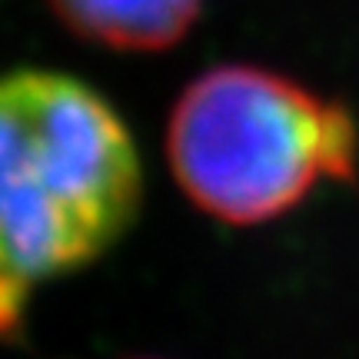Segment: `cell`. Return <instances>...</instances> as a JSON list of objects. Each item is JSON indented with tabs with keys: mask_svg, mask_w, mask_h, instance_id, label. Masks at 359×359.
Masks as SVG:
<instances>
[{
	"mask_svg": "<svg viewBox=\"0 0 359 359\" xmlns=\"http://www.w3.org/2000/svg\"><path fill=\"white\" fill-rule=\"evenodd\" d=\"M140 203L137 143L100 90L40 67L0 74V280L27 293L97 263Z\"/></svg>",
	"mask_w": 359,
	"mask_h": 359,
	"instance_id": "1",
	"label": "cell"
},
{
	"mask_svg": "<svg viewBox=\"0 0 359 359\" xmlns=\"http://www.w3.org/2000/svg\"><path fill=\"white\" fill-rule=\"evenodd\" d=\"M74 37L116 53H156L187 37L206 0H47Z\"/></svg>",
	"mask_w": 359,
	"mask_h": 359,
	"instance_id": "3",
	"label": "cell"
},
{
	"mask_svg": "<svg viewBox=\"0 0 359 359\" xmlns=\"http://www.w3.org/2000/svg\"><path fill=\"white\" fill-rule=\"evenodd\" d=\"M167 163L200 213L259 226L293 213L323 180H356L359 123L349 107L280 70L219 64L173 103Z\"/></svg>",
	"mask_w": 359,
	"mask_h": 359,
	"instance_id": "2",
	"label": "cell"
}]
</instances>
